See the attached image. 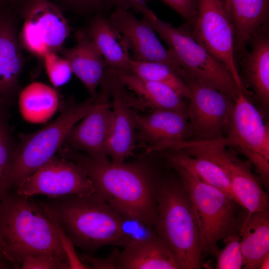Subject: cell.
<instances>
[{
	"mask_svg": "<svg viewBox=\"0 0 269 269\" xmlns=\"http://www.w3.org/2000/svg\"><path fill=\"white\" fill-rule=\"evenodd\" d=\"M58 152L84 170L95 193L116 211L154 227L158 180L146 163H100L65 145Z\"/></svg>",
	"mask_w": 269,
	"mask_h": 269,
	"instance_id": "obj_1",
	"label": "cell"
},
{
	"mask_svg": "<svg viewBox=\"0 0 269 269\" xmlns=\"http://www.w3.org/2000/svg\"><path fill=\"white\" fill-rule=\"evenodd\" d=\"M0 242L15 269H19L28 256L50 254L68 259L40 204L16 192H8L0 201Z\"/></svg>",
	"mask_w": 269,
	"mask_h": 269,
	"instance_id": "obj_2",
	"label": "cell"
},
{
	"mask_svg": "<svg viewBox=\"0 0 269 269\" xmlns=\"http://www.w3.org/2000/svg\"><path fill=\"white\" fill-rule=\"evenodd\" d=\"M44 203L74 246L89 252L106 245L126 246L121 214L96 193L49 197Z\"/></svg>",
	"mask_w": 269,
	"mask_h": 269,
	"instance_id": "obj_3",
	"label": "cell"
},
{
	"mask_svg": "<svg viewBox=\"0 0 269 269\" xmlns=\"http://www.w3.org/2000/svg\"><path fill=\"white\" fill-rule=\"evenodd\" d=\"M157 235L172 250L181 269H198L202 265L199 231L189 198L181 182L158 180L156 190Z\"/></svg>",
	"mask_w": 269,
	"mask_h": 269,
	"instance_id": "obj_4",
	"label": "cell"
},
{
	"mask_svg": "<svg viewBox=\"0 0 269 269\" xmlns=\"http://www.w3.org/2000/svg\"><path fill=\"white\" fill-rule=\"evenodd\" d=\"M169 163L177 172L191 202L202 254L213 255L219 241L240 234L245 220L240 215L243 208L220 189L205 183L179 165Z\"/></svg>",
	"mask_w": 269,
	"mask_h": 269,
	"instance_id": "obj_5",
	"label": "cell"
},
{
	"mask_svg": "<svg viewBox=\"0 0 269 269\" xmlns=\"http://www.w3.org/2000/svg\"><path fill=\"white\" fill-rule=\"evenodd\" d=\"M93 104L90 97L81 103L68 99L54 121L33 133L20 134L6 178V193L55 156L69 131L90 112Z\"/></svg>",
	"mask_w": 269,
	"mask_h": 269,
	"instance_id": "obj_6",
	"label": "cell"
},
{
	"mask_svg": "<svg viewBox=\"0 0 269 269\" xmlns=\"http://www.w3.org/2000/svg\"><path fill=\"white\" fill-rule=\"evenodd\" d=\"M143 18L168 46L182 69L183 79L190 78L235 99L238 88L231 74L194 39L190 25L185 22L175 27L152 11Z\"/></svg>",
	"mask_w": 269,
	"mask_h": 269,
	"instance_id": "obj_7",
	"label": "cell"
},
{
	"mask_svg": "<svg viewBox=\"0 0 269 269\" xmlns=\"http://www.w3.org/2000/svg\"><path fill=\"white\" fill-rule=\"evenodd\" d=\"M238 88L226 136L213 140L224 146H234L252 163L267 186L269 181V127L247 97Z\"/></svg>",
	"mask_w": 269,
	"mask_h": 269,
	"instance_id": "obj_8",
	"label": "cell"
},
{
	"mask_svg": "<svg viewBox=\"0 0 269 269\" xmlns=\"http://www.w3.org/2000/svg\"><path fill=\"white\" fill-rule=\"evenodd\" d=\"M194 39L231 74L238 88L245 87L238 71L234 33L228 0H199L191 28Z\"/></svg>",
	"mask_w": 269,
	"mask_h": 269,
	"instance_id": "obj_9",
	"label": "cell"
},
{
	"mask_svg": "<svg viewBox=\"0 0 269 269\" xmlns=\"http://www.w3.org/2000/svg\"><path fill=\"white\" fill-rule=\"evenodd\" d=\"M24 22L20 43L33 55L43 57L61 50L70 34V27L61 9L50 0H24Z\"/></svg>",
	"mask_w": 269,
	"mask_h": 269,
	"instance_id": "obj_10",
	"label": "cell"
},
{
	"mask_svg": "<svg viewBox=\"0 0 269 269\" xmlns=\"http://www.w3.org/2000/svg\"><path fill=\"white\" fill-rule=\"evenodd\" d=\"M22 195H38L54 197L76 194L91 195L96 193L94 185L84 170L74 162L54 156L15 188Z\"/></svg>",
	"mask_w": 269,
	"mask_h": 269,
	"instance_id": "obj_11",
	"label": "cell"
},
{
	"mask_svg": "<svg viewBox=\"0 0 269 269\" xmlns=\"http://www.w3.org/2000/svg\"><path fill=\"white\" fill-rule=\"evenodd\" d=\"M188 117L196 140H213L223 136L228 127L234 100L227 95L189 78Z\"/></svg>",
	"mask_w": 269,
	"mask_h": 269,
	"instance_id": "obj_12",
	"label": "cell"
},
{
	"mask_svg": "<svg viewBox=\"0 0 269 269\" xmlns=\"http://www.w3.org/2000/svg\"><path fill=\"white\" fill-rule=\"evenodd\" d=\"M194 150L196 153L214 161L225 172L238 203L247 211L246 218L253 213L269 212L268 195L252 173L249 160H241L226 146L213 141H200Z\"/></svg>",
	"mask_w": 269,
	"mask_h": 269,
	"instance_id": "obj_13",
	"label": "cell"
},
{
	"mask_svg": "<svg viewBox=\"0 0 269 269\" xmlns=\"http://www.w3.org/2000/svg\"><path fill=\"white\" fill-rule=\"evenodd\" d=\"M100 91L94 101L93 107L75 125L65 139V146L85 152L94 160L103 163L110 162L107 150L112 122L110 82L107 73L100 84Z\"/></svg>",
	"mask_w": 269,
	"mask_h": 269,
	"instance_id": "obj_14",
	"label": "cell"
},
{
	"mask_svg": "<svg viewBox=\"0 0 269 269\" xmlns=\"http://www.w3.org/2000/svg\"><path fill=\"white\" fill-rule=\"evenodd\" d=\"M108 18L132 52L131 59L165 63L181 75L182 69L172 51L163 46L145 19H139L130 10L120 8H115Z\"/></svg>",
	"mask_w": 269,
	"mask_h": 269,
	"instance_id": "obj_15",
	"label": "cell"
},
{
	"mask_svg": "<svg viewBox=\"0 0 269 269\" xmlns=\"http://www.w3.org/2000/svg\"><path fill=\"white\" fill-rule=\"evenodd\" d=\"M136 137L147 153L171 149L193 135L188 113L155 109L146 115L133 112Z\"/></svg>",
	"mask_w": 269,
	"mask_h": 269,
	"instance_id": "obj_16",
	"label": "cell"
},
{
	"mask_svg": "<svg viewBox=\"0 0 269 269\" xmlns=\"http://www.w3.org/2000/svg\"><path fill=\"white\" fill-rule=\"evenodd\" d=\"M106 73L112 98V122L107 150L111 162L122 163L133 154L136 147V127L133 111L130 108L134 98L108 67Z\"/></svg>",
	"mask_w": 269,
	"mask_h": 269,
	"instance_id": "obj_17",
	"label": "cell"
},
{
	"mask_svg": "<svg viewBox=\"0 0 269 269\" xmlns=\"http://www.w3.org/2000/svg\"><path fill=\"white\" fill-rule=\"evenodd\" d=\"M24 64L12 15L0 10V101L10 106L19 93Z\"/></svg>",
	"mask_w": 269,
	"mask_h": 269,
	"instance_id": "obj_18",
	"label": "cell"
},
{
	"mask_svg": "<svg viewBox=\"0 0 269 269\" xmlns=\"http://www.w3.org/2000/svg\"><path fill=\"white\" fill-rule=\"evenodd\" d=\"M77 43L72 48L62 49L72 72L83 83L94 101L97 89L104 79L107 66L98 47L86 31H78Z\"/></svg>",
	"mask_w": 269,
	"mask_h": 269,
	"instance_id": "obj_19",
	"label": "cell"
},
{
	"mask_svg": "<svg viewBox=\"0 0 269 269\" xmlns=\"http://www.w3.org/2000/svg\"><path fill=\"white\" fill-rule=\"evenodd\" d=\"M269 26L258 31L252 38L250 51L241 57L242 73L248 85L263 107L269 105Z\"/></svg>",
	"mask_w": 269,
	"mask_h": 269,
	"instance_id": "obj_20",
	"label": "cell"
},
{
	"mask_svg": "<svg viewBox=\"0 0 269 269\" xmlns=\"http://www.w3.org/2000/svg\"><path fill=\"white\" fill-rule=\"evenodd\" d=\"M117 269H180L178 261L167 244L157 235L124 247L118 258Z\"/></svg>",
	"mask_w": 269,
	"mask_h": 269,
	"instance_id": "obj_21",
	"label": "cell"
},
{
	"mask_svg": "<svg viewBox=\"0 0 269 269\" xmlns=\"http://www.w3.org/2000/svg\"><path fill=\"white\" fill-rule=\"evenodd\" d=\"M234 33L236 59L247 51L253 36L269 26V0H228Z\"/></svg>",
	"mask_w": 269,
	"mask_h": 269,
	"instance_id": "obj_22",
	"label": "cell"
},
{
	"mask_svg": "<svg viewBox=\"0 0 269 269\" xmlns=\"http://www.w3.org/2000/svg\"><path fill=\"white\" fill-rule=\"evenodd\" d=\"M124 86L137 96L138 101L155 109L188 113L183 98L168 86L144 79L132 73L111 69Z\"/></svg>",
	"mask_w": 269,
	"mask_h": 269,
	"instance_id": "obj_23",
	"label": "cell"
},
{
	"mask_svg": "<svg viewBox=\"0 0 269 269\" xmlns=\"http://www.w3.org/2000/svg\"><path fill=\"white\" fill-rule=\"evenodd\" d=\"M86 31L98 47L107 67L129 72L131 60L129 50L109 18L102 14H95Z\"/></svg>",
	"mask_w": 269,
	"mask_h": 269,
	"instance_id": "obj_24",
	"label": "cell"
},
{
	"mask_svg": "<svg viewBox=\"0 0 269 269\" xmlns=\"http://www.w3.org/2000/svg\"><path fill=\"white\" fill-rule=\"evenodd\" d=\"M240 235L243 269H259L269 254V212L253 213L246 218Z\"/></svg>",
	"mask_w": 269,
	"mask_h": 269,
	"instance_id": "obj_25",
	"label": "cell"
},
{
	"mask_svg": "<svg viewBox=\"0 0 269 269\" xmlns=\"http://www.w3.org/2000/svg\"><path fill=\"white\" fill-rule=\"evenodd\" d=\"M57 91L41 82H33L18 94L21 115L26 121L34 124L47 121L56 112L59 104Z\"/></svg>",
	"mask_w": 269,
	"mask_h": 269,
	"instance_id": "obj_26",
	"label": "cell"
},
{
	"mask_svg": "<svg viewBox=\"0 0 269 269\" xmlns=\"http://www.w3.org/2000/svg\"><path fill=\"white\" fill-rule=\"evenodd\" d=\"M164 151L169 162L179 165L205 183L220 189L238 203L228 176L214 161L203 155H189L179 150Z\"/></svg>",
	"mask_w": 269,
	"mask_h": 269,
	"instance_id": "obj_27",
	"label": "cell"
},
{
	"mask_svg": "<svg viewBox=\"0 0 269 269\" xmlns=\"http://www.w3.org/2000/svg\"><path fill=\"white\" fill-rule=\"evenodd\" d=\"M129 73L144 79L164 84L182 98H189L190 90L185 81L176 70L167 64L131 59Z\"/></svg>",
	"mask_w": 269,
	"mask_h": 269,
	"instance_id": "obj_28",
	"label": "cell"
},
{
	"mask_svg": "<svg viewBox=\"0 0 269 269\" xmlns=\"http://www.w3.org/2000/svg\"><path fill=\"white\" fill-rule=\"evenodd\" d=\"M9 107L0 101V201L6 194V178L16 145L9 123Z\"/></svg>",
	"mask_w": 269,
	"mask_h": 269,
	"instance_id": "obj_29",
	"label": "cell"
},
{
	"mask_svg": "<svg viewBox=\"0 0 269 269\" xmlns=\"http://www.w3.org/2000/svg\"><path fill=\"white\" fill-rule=\"evenodd\" d=\"M240 235L233 234L223 240L225 246L222 250L217 249L214 252L217 259V269H240L244 265L241 250Z\"/></svg>",
	"mask_w": 269,
	"mask_h": 269,
	"instance_id": "obj_30",
	"label": "cell"
},
{
	"mask_svg": "<svg viewBox=\"0 0 269 269\" xmlns=\"http://www.w3.org/2000/svg\"><path fill=\"white\" fill-rule=\"evenodd\" d=\"M42 58L47 74L54 86H63L69 81L73 72L67 59L54 52H48Z\"/></svg>",
	"mask_w": 269,
	"mask_h": 269,
	"instance_id": "obj_31",
	"label": "cell"
},
{
	"mask_svg": "<svg viewBox=\"0 0 269 269\" xmlns=\"http://www.w3.org/2000/svg\"><path fill=\"white\" fill-rule=\"evenodd\" d=\"M121 228L126 241V245L146 240L157 235L154 227L121 214Z\"/></svg>",
	"mask_w": 269,
	"mask_h": 269,
	"instance_id": "obj_32",
	"label": "cell"
},
{
	"mask_svg": "<svg viewBox=\"0 0 269 269\" xmlns=\"http://www.w3.org/2000/svg\"><path fill=\"white\" fill-rule=\"evenodd\" d=\"M39 204L55 228L67 257L71 269H89L88 266L85 265V263L80 260L79 256L75 252L73 244L52 211L44 202H40Z\"/></svg>",
	"mask_w": 269,
	"mask_h": 269,
	"instance_id": "obj_33",
	"label": "cell"
},
{
	"mask_svg": "<svg viewBox=\"0 0 269 269\" xmlns=\"http://www.w3.org/2000/svg\"><path fill=\"white\" fill-rule=\"evenodd\" d=\"M22 269H71L67 258L50 254H41L24 258Z\"/></svg>",
	"mask_w": 269,
	"mask_h": 269,
	"instance_id": "obj_34",
	"label": "cell"
},
{
	"mask_svg": "<svg viewBox=\"0 0 269 269\" xmlns=\"http://www.w3.org/2000/svg\"><path fill=\"white\" fill-rule=\"evenodd\" d=\"M61 9L66 8L82 15L102 14L106 10L103 0H56Z\"/></svg>",
	"mask_w": 269,
	"mask_h": 269,
	"instance_id": "obj_35",
	"label": "cell"
},
{
	"mask_svg": "<svg viewBox=\"0 0 269 269\" xmlns=\"http://www.w3.org/2000/svg\"><path fill=\"white\" fill-rule=\"evenodd\" d=\"M175 10L193 27L198 12L199 0H160Z\"/></svg>",
	"mask_w": 269,
	"mask_h": 269,
	"instance_id": "obj_36",
	"label": "cell"
},
{
	"mask_svg": "<svg viewBox=\"0 0 269 269\" xmlns=\"http://www.w3.org/2000/svg\"><path fill=\"white\" fill-rule=\"evenodd\" d=\"M150 0H103L106 10L113 7L126 10L132 9L134 12H140L142 15L148 14L150 10L147 6Z\"/></svg>",
	"mask_w": 269,
	"mask_h": 269,
	"instance_id": "obj_37",
	"label": "cell"
},
{
	"mask_svg": "<svg viewBox=\"0 0 269 269\" xmlns=\"http://www.w3.org/2000/svg\"><path fill=\"white\" fill-rule=\"evenodd\" d=\"M119 251L115 250L106 258H96L86 253L80 254L79 257L85 263L90 264L91 269H117V262L120 254Z\"/></svg>",
	"mask_w": 269,
	"mask_h": 269,
	"instance_id": "obj_38",
	"label": "cell"
},
{
	"mask_svg": "<svg viewBox=\"0 0 269 269\" xmlns=\"http://www.w3.org/2000/svg\"><path fill=\"white\" fill-rule=\"evenodd\" d=\"M15 269L13 265L9 262L0 251V269Z\"/></svg>",
	"mask_w": 269,
	"mask_h": 269,
	"instance_id": "obj_39",
	"label": "cell"
},
{
	"mask_svg": "<svg viewBox=\"0 0 269 269\" xmlns=\"http://www.w3.org/2000/svg\"><path fill=\"white\" fill-rule=\"evenodd\" d=\"M260 269H269V254H268L262 261Z\"/></svg>",
	"mask_w": 269,
	"mask_h": 269,
	"instance_id": "obj_40",
	"label": "cell"
},
{
	"mask_svg": "<svg viewBox=\"0 0 269 269\" xmlns=\"http://www.w3.org/2000/svg\"><path fill=\"white\" fill-rule=\"evenodd\" d=\"M0 251L3 254V255L5 257V258L8 260V259L7 258V257H6V254H5V251L4 250V249H3V247H2V246L0 242Z\"/></svg>",
	"mask_w": 269,
	"mask_h": 269,
	"instance_id": "obj_41",
	"label": "cell"
},
{
	"mask_svg": "<svg viewBox=\"0 0 269 269\" xmlns=\"http://www.w3.org/2000/svg\"><path fill=\"white\" fill-rule=\"evenodd\" d=\"M1 9V2L0 1V10Z\"/></svg>",
	"mask_w": 269,
	"mask_h": 269,
	"instance_id": "obj_42",
	"label": "cell"
},
{
	"mask_svg": "<svg viewBox=\"0 0 269 269\" xmlns=\"http://www.w3.org/2000/svg\"></svg>",
	"mask_w": 269,
	"mask_h": 269,
	"instance_id": "obj_43",
	"label": "cell"
}]
</instances>
